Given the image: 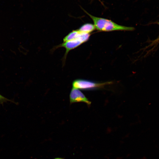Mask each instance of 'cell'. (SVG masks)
<instances>
[{
    "instance_id": "cell-1",
    "label": "cell",
    "mask_w": 159,
    "mask_h": 159,
    "mask_svg": "<svg viewBox=\"0 0 159 159\" xmlns=\"http://www.w3.org/2000/svg\"><path fill=\"white\" fill-rule=\"evenodd\" d=\"M82 9L92 19L95 28L98 30L105 32L119 30L132 31L134 29L133 27L120 25L110 20L94 16L83 9Z\"/></svg>"
},
{
    "instance_id": "cell-2",
    "label": "cell",
    "mask_w": 159,
    "mask_h": 159,
    "mask_svg": "<svg viewBox=\"0 0 159 159\" xmlns=\"http://www.w3.org/2000/svg\"><path fill=\"white\" fill-rule=\"evenodd\" d=\"M111 82L97 83L87 80L77 79L72 82L73 88L83 90H89L100 88L111 84Z\"/></svg>"
},
{
    "instance_id": "cell-3",
    "label": "cell",
    "mask_w": 159,
    "mask_h": 159,
    "mask_svg": "<svg viewBox=\"0 0 159 159\" xmlns=\"http://www.w3.org/2000/svg\"><path fill=\"white\" fill-rule=\"evenodd\" d=\"M90 35H89L82 38L63 42L57 46L55 48L64 47L66 49V52L63 58V62L65 61L67 56L70 50L77 48L83 43L87 42L89 39Z\"/></svg>"
},
{
    "instance_id": "cell-4",
    "label": "cell",
    "mask_w": 159,
    "mask_h": 159,
    "mask_svg": "<svg viewBox=\"0 0 159 159\" xmlns=\"http://www.w3.org/2000/svg\"><path fill=\"white\" fill-rule=\"evenodd\" d=\"M70 102L71 103L83 102L88 105H90V102L84 95L78 89L73 88L69 95Z\"/></svg>"
},
{
    "instance_id": "cell-5",
    "label": "cell",
    "mask_w": 159,
    "mask_h": 159,
    "mask_svg": "<svg viewBox=\"0 0 159 159\" xmlns=\"http://www.w3.org/2000/svg\"><path fill=\"white\" fill-rule=\"evenodd\" d=\"M90 34L81 32L78 29L73 30L63 38V42L82 38Z\"/></svg>"
},
{
    "instance_id": "cell-6",
    "label": "cell",
    "mask_w": 159,
    "mask_h": 159,
    "mask_svg": "<svg viewBox=\"0 0 159 159\" xmlns=\"http://www.w3.org/2000/svg\"><path fill=\"white\" fill-rule=\"evenodd\" d=\"M95 28L94 24L91 23H86L81 26L78 30L82 32L90 34L93 31Z\"/></svg>"
},
{
    "instance_id": "cell-7",
    "label": "cell",
    "mask_w": 159,
    "mask_h": 159,
    "mask_svg": "<svg viewBox=\"0 0 159 159\" xmlns=\"http://www.w3.org/2000/svg\"><path fill=\"white\" fill-rule=\"evenodd\" d=\"M8 101H10L15 103L14 101L6 98L0 94V104L3 105L4 102Z\"/></svg>"
},
{
    "instance_id": "cell-8",
    "label": "cell",
    "mask_w": 159,
    "mask_h": 159,
    "mask_svg": "<svg viewBox=\"0 0 159 159\" xmlns=\"http://www.w3.org/2000/svg\"><path fill=\"white\" fill-rule=\"evenodd\" d=\"M53 159H64V158H62L57 157V158H54Z\"/></svg>"
},
{
    "instance_id": "cell-9",
    "label": "cell",
    "mask_w": 159,
    "mask_h": 159,
    "mask_svg": "<svg viewBox=\"0 0 159 159\" xmlns=\"http://www.w3.org/2000/svg\"><path fill=\"white\" fill-rule=\"evenodd\" d=\"M93 0H91V1H92ZM98 1H99L102 4V5H104L103 3L102 2V1H101L100 0H98Z\"/></svg>"
}]
</instances>
